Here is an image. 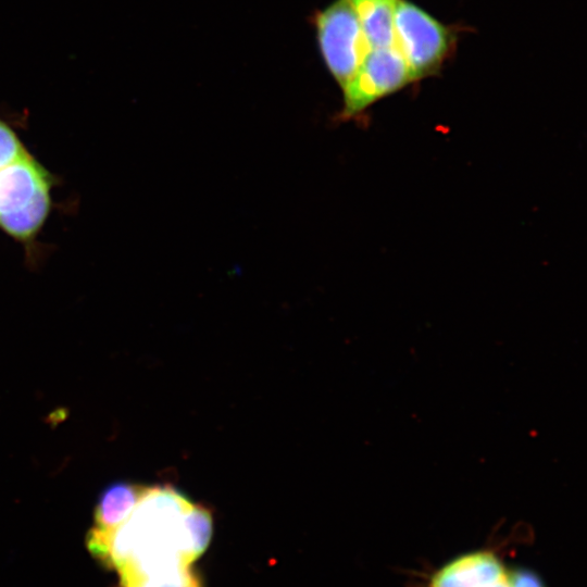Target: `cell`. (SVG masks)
I'll use <instances>...</instances> for the list:
<instances>
[{
    "mask_svg": "<svg viewBox=\"0 0 587 587\" xmlns=\"http://www.w3.org/2000/svg\"><path fill=\"white\" fill-rule=\"evenodd\" d=\"M212 514L170 485H142L126 517L108 532L90 529L86 545L115 569L122 587L190 567L210 544Z\"/></svg>",
    "mask_w": 587,
    "mask_h": 587,
    "instance_id": "cell-1",
    "label": "cell"
},
{
    "mask_svg": "<svg viewBox=\"0 0 587 587\" xmlns=\"http://www.w3.org/2000/svg\"><path fill=\"white\" fill-rule=\"evenodd\" d=\"M394 39L413 82L438 74L457 40L450 27L409 0L395 2Z\"/></svg>",
    "mask_w": 587,
    "mask_h": 587,
    "instance_id": "cell-2",
    "label": "cell"
},
{
    "mask_svg": "<svg viewBox=\"0 0 587 587\" xmlns=\"http://www.w3.org/2000/svg\"><path fill=\"white\" fill-rule=\"evenodd\" d=\"M321 54L342 88L370 50L350 0H335L314 16Z\"/></svg>",
    "mask_w": 587,
    "mask_h": 587,
    "instance_id": "cell-3",
    "label": "cell"
},
{
    "mask_svg": "<svg viewBox=\"0 0 587 587\" xmlns=\"http://www.w3.org/2000/svg\"><path fill=\"white\" fill-rule=\"evenodd\" d=\"M413 83L407 63L395 46L372 48L342 89L337 120L349 121L380 99Z\"/></svg>",
    "mask_w": 587,
    "mask_h": 587,
    "instance_id": "cell-4",
    "label": "cell"
},
{
    "mask_svg": "<svg viewBox=\"0 0 587 587\" xmlns=\"http://www.w3.org/2000/svg\"><path fill=\"white\" fill-rule=\"evenodd\" d=\"M428 587H545L541 579L524 569L508 566L489 549L460 554L440 566Z\"/></svg>",
    "mask_w": 587,
    "mask_h": 587,
    "instance_id": "cell-5",
    "label": "cell"
},
{
    "mask_svg": "<svg viewBox=\"0 0 587 587\" xmlns=\"http://www.w3.org/2000/svg\"><path fill=\"white\" fill-rule=\"evenodd\" d=\"M50 174L28 152L0 168V215L26 207L38 192L51 188Z\"/></svg>",
    "mask_w": 587,
    "mask_h": 587,
    "instance_id": "cell-6",
    "label": "cell"
},
{
    "mask_svg": "<svg viewBox=\"0 0 587 587\" xmlns=\"http://www.w3.org/2000/svg\"><path fill=\"white\" fill-rule=\"evenodd\" d=\"M141 484L115 482L105 487L93 512L95 530L108 532L120 524L137 501Z\"/></svg>",
    "mask_w": 587,
    "mask_h": 587,
    "instance_id": "cell-7",
    "label": "cell"
},
{
    "mask_svg": "<svg viewBox=\"0 0 587 587\" xmlns=\"http://www.w3.org/2000/svg\"><path fill=\"white\" fill-rule=\"evenodd\" d=\"M370 49L395 46L396 0H350Z\"/></svg>",
    "mask_w": 587,
    "mask_h": 587,
    "instance_id": "cell-8",
    "label": "cell"
},
{
    "mask_svg": "<svg viewBox=\"0 0 587 587\" xmlns=\"http://www.w3.org/2000/svg\"><path fill=\"white\" fill-rule=\"evenodd\" d=\"M50 189L46 188L24 208L0 215V228L14 239L28 243L43 226L51 208Z\"/></svg>",
    "mask_w": 587,
    "mask_h": 587,
    "instance_id": "cell-9",
    "label": "cell"
},
{
    "mask_svg": "<svg viewBox=\"0 0 587 587\" xmlns=\"http://www.w3.org/2000/svg\"><path fill=\"white\" fill-rule=\"evenodd\" d=\"M25 150L15 132L0 120V168L25 155Z\"/></svg>",
    "mask_w": 587,
    "mask_h": 587,
    "instance_id": "cell-10",
    "label": "cell"
},
{
    "mask_svg": "<svg viewBox=\"0 0 587 587\" xmlns=\"http://www.w3.org/2000/svg\"><path fill=\"white\" fill-rule=\"evenodd\" d=\"M139 587H202V584L198 575L188 567L168 576L145 582Z\"/></svg>",
    "mask_w": 587,
    "mask_h": 587,
    "instance_id": "cell-11",
    "label": "cell"
}]
</instances>
